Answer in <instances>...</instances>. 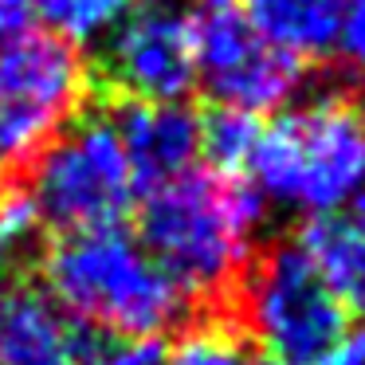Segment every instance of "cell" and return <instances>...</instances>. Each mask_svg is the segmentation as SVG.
<instances>
[{
    "label": "cell",
    "instance_id": "obj_1",
    "mask_svg": "<svg viewBox=\"0 0 365 365\" xmlns=\"http://www.w3.org/2000/svg\"><path fill=\"white\" fill-rule=\"evenodd\" d=\"M267 200L240 173L185 169L145 192L138 212L142 247L185 287V294H228L252 263Z\"/></svg>",
    "mask_w": 365,
    "mask_h": 365
},
{
    "label": "cell",
    "instance_id": "obj_2",
    "mask_svg": "<svg viewBox=\"0 0 365 365\" xmlns=\"http://www.w3.org/2000/svg\"><path fill=\"white\" fill-rule=\"evenodd\" d=\"M43 291L83 330L153 341L189 318L185 287L122 228L75 232L43 255Z\"/></svg>",
    "mask_w": 365,
    "mask_h": 365
},
{
    "label": "cell",
    "instance_id": "obj_3",
    "mask_svg": "<svg viewBox=\"0 0 365 365\" xmlns=\"http://www.w3.org/2000/svg\"><path fill=\"white\" fill-rule=\"evenodd\" d=\"M247 181L263 200L326 216L365 185V118L346 95H322L259 126L247 153Z\"/></svg>",
    "mask_w": 365,
    "mask_h": 365
},
{
    "label": "cell",
    "instance_id": "obj_4",
    "mask_svg": "<svg viewBox=\"0 0 365 365\" xmlns=\"http://www.w3.org/2000/svg\"><path fill=\"white\" fill-rule=\"evenodd\" d=\"M240 299L252 338L279 365H318L349 334V307L299 244H275L247 263Z\"/></svg>",
    "mask_w": 365,
    "mask_h": 365
},
{
    "label": "cell",
    "instance_id": "obj_5",
    "mask_svg": "<svg viewBox=\"0 0 365 365\" xmlns=\"http://www.w3.org/2000/svg\"><path fill=\"white\" fill-rule=\"evenodd\" d=\"M87 95L79 48L28 24L0 48V185L32 169Z\"/></svg>",
    "mask_w": 365,
    "mask_h": 365
},
{
    "label": "cell",
    "instance_id": "obj_6",
    "mask_svg": "<svg viewBox=\"0 0 365 365\" xmlns=\"http://www.w3.org/2000/svg\"><path fill=\"white\" fill-rule=\"evenodd\" d=\"M32 197L43 224L63 236L122 228L138 200L130 161L110 118H79L32 161Z\"/></svg>",
    "mask_w": 365,
    "mask_h": 365
},
{
    "label": "cell",
    "instance_id": "obj_7",
    "mask_svg": "<svg viewBox=\"0 0 365 365\" xmlns=\"http://www.w3.org/2000/svg\"><path fill=\"white\" fill-rule=\"evenodd\" d=\"M185 12L197 51V83H205L216 106L263 118L299 95L307 67L255 32L244 0H192Z\"/></svg>",
    "mask_w": 365,
    "mask_h": 365
},
{
    "label": "cell",
    "instance_id": "obj_8",
    "mask_svg": "<svg viewBox=\"0 0 365 365\" xmlns=\"http://www.w3.org/2000/svg\"><path fill=\"white\" fill-rule=\"evenodd\" d=\"M106 87L134 103H185L197 87L189 12L169 0H142L106 32Z\"/></svg>",
    "mask_w": 365,
    "mask_h": 365
},
{
    "label": "cell",
    "instance_id": "obj_9",
    "mask_svg": "<svg viewBox=\"0 0 365 365\" xmlns=\"http://www.w3.org/2000/svg\"><path fill=\"white\" fill-rule=\"evenodd\" d=\"M130 161L138 192L181 177L200 158V114L185 103H134L122 98L110 118Z\"/></svg>",
    "mask_w": 365,
    "mask_h": 365
},
{
    "label": "cell",
    "instance_id": "obj_10",
    "mask_svg": "<svg viewBox=\"0 0 365 365\" xmlns=\"http://www.w3.org/2000/svg\"><path fill=\"white\" fill-rule=\"evenodd\" d=\"M83 354V326L40 283L16 279L0 287V365H79Z\"/></svg>",
    "mask_w": 365,
    "mask_h": 365
},
{
    "label": "cell",
    "instance_id": "obj_11",
    "mask_svg": "<svg viewBox=\"0 0 365 365\" xmlns=\"http://www.w3.org/2000/svg\"><path fill=\"white\" fill-rule=\"evenodd\" d=\"M294 244L318 263L349 314H365V192L338 212L310 216Z\"/></svg>",
    "mask_w": 365,
    "mask_h": 365
},
{
    "label": "cell",
    "instance_id": "obj_12",
    "mask_svg": "<svg viewBox=\"0 0 365 365\" xmlns=\"http://www.w3.org/2000/svg\"><path fill=\"white\" fill-rule=\"evenodd\" d=\"M252 28L302 67L338 51L341 0H244Z\"/></svg>",
    "mask_w": 365,
    "mask_h": 365
},
{
    "label": "cell",
    "instance_id": "obj_13",
    "mask_svg": "<svg viewBox=\"0 0 365 365\" xmlns=\"http://www.w3.org/2000/svg\"><path fill=\"white\" fill-rule=\"evenodd\" d=\"M259 126L263 122L255 114L216 106L200 118V153H208L212 169H220V173H240L247 165L255 138H259Z\"/></svg>",
    "mask_w": 365,
    "mask_h": 365
},
{
    "label": "cell",
    "instance_id": "obj_14",
    "mask_svg": "<svg viewBox=\"0 0 365 365\" xmlns=\"http://www.w3.org/2000/svg\"><path fill=\"white\" fill-rule=\"evenodd\" d=\"M158 365H247V349L236 326L200 322L189 326L169 349H161Z\"/></svg>",
    "mask_w": 365,
    "mask_h": 365
},
{
    "label": "cell",
    "instance_id": "obj_15",
    "mask_svg": "<svg viewBox=\"0 0 365 365\" xmlns=\"http://www.w3.org/2000/svg\"><path fill=\"white\" fill-rule=\"evenodd\" d=\"M40 212H36L32 197L16 185H0V267L32 247V240L40 236Z\"/></svg>",
    "mask_w": 365,
    "mask_h": 365
},
{
    "label": "cell",
    "instance_id": "obj_16",
    "mask_svg": "<svg viewBox=\"0 0 365 365\" xmlns=\"http://www.w3.org/2000/svg\"><path fill=\"white\" fill-rule=\"evenodd\" d=\"M334 56H341V63L365 79V0H341V28Z\"/></svg>",
    "mask_w": 365,
    "mask_h": 365
},
{
    "label": "cell",
    "instance_id": "obj_17",
    "mask_svg": "<svg viewBox=\"0 0 365 365\" xmlns=\"http://www.w3.org/2000/svg\"><path fill=\"white\" fill-rule=\"evenodd\" d=\"M161 346L158 341H138V338H110L106 346H87L79 365H158Z\"/></svg>",
    "mask_w": 365,
    "mask_h": 365
},
{
    "label": "cell",
    "instance_id": "obj_18",
    "mask_svg": "<svg viewBox=\"0 0 365 365\" xmlns=\"http://www.w3.org/2000/svg\"><path fill=\"white\" fill-rule=\"evenodd\" d=\"M28 28V0H0V48Z\"/></svg>",
    "mask_w": 365,
    "mask_h": 365
},
{
    "label": "cell",
    "instance_id": "obj_19",
    "mask_svg": "<svg viewBox=\"0 0 365 365\" xmlns=\"http://www.w3.org/2000/svg\"><path fill=\"white\" fill-rule=\"evenodd\" d=\"M138 4H142V0H98V9H103L106 16L114 20V24H118V20L126 16L130 9H138Z\"/></svg>",
    "mask_w": 365,
    "mask_h": 365
},
{
    "label": "cell",
    "instance_id": "obj_20",
    "mask_svg": "<svg viewBox=\"0 0 365 365\" xmlns=\"http://www.w3.org/2000/svg\"><path fill=\"white\" fill-rule=\"evenodd\" d=\"M247 365H279V361H271V357H263V361H247Z\"/></svg>",
    "mask_w": 365,
    "mask_h": 365
},
{
    "label": "cell",
    "instance_id": "obj_21",
    "mask_svg": "<svg viewBox=\"0 0 365 365\" xmlns=\"http://www.w3.org/2000/svg\"><path fill=\"white\" fill-rule=\"evenodd\" d=\"M361 118H365V114H361Z\"/></svg>",
    "mask_w": 365,
    "mask_h": 365
}]
</instances>
